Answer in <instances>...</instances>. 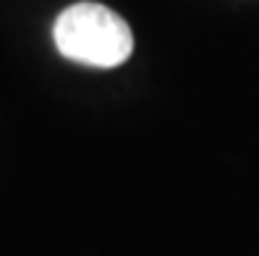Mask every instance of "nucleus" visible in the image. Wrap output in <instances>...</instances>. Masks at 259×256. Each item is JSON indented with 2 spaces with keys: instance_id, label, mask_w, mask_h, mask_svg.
<instances>
[{
  "instance_id": "1",
  "label": "nucleus",
  "mask_w": 259,
  "mask_h": 256,
  "mask_svg": "<svg viewBox=\"0 0 259 256\" xmlns=\"http://www.w3.org/2000/svg\"><path fill=\"white\" fill-rule=\"evenodd\" d=\"M53 39L63 58L95 68H115L126 63L134 50L131 26L100 3H73L60 11Z\"/></svg>"
}]
</instances>
